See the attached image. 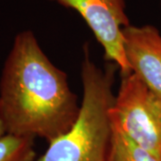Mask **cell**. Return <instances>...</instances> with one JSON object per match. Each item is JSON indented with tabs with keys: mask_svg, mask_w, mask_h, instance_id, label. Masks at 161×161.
Instances as JSON below:
<instances>
[{
	"mask_svg": "<svg viewBox=\"0 0 161 161\" xmlns=\"http://www.w3.org/2000/svg\"><path fill=\"white\" fill-rule=\"evenodd\" d=\"M123 47L131 73L161 99L160 31L150 24H130L123 30Z\"/></svg>",
	"mask_w": 161,
	"mask_h": 161,
	"instance_id": "cell-5",
	"label": "cell"
},
{
	"mask_svg": "<svg viewBox=\"0 0 161 161\" xmlns=\"http://www.w3.org/2000/svg\"><path fill=\"white\" fill-rule=\"evenodd\" d=\"M6 133V125H5V121L3 118V115H2V111H1V107H0V138L5 136Z\"/></svg>",
	"mask_w": 161,
	"mask_h": 161,
	"instance_id": "cell-8",
	"label": "cell"
},
{
	"mask_svg": "<svg viewBox=\"0 0 161 161\" xmlns=\"http://www.w3.org/2000/svg\"><path fill=\"white\" fill-rule=\"evenodd\" d=\"M159 3H160V6H161V0H159Z\"/></svg>",
	"mask_w": 161,
	"mask_h": 161,
	"instance_id": "cell-9",
	"label": "cell"
},
{
	"mask_svg": "<svg viewBox=\"0 0 161 161\" xmlns=\"http://www.w3.org/2000/svg\"><path fill=\"white\" fill-rule=\"evenodd\" d=\"M76 11L102 47L105 58L119 69L121 75L130 74L123 47V30L129 26L125 0H48Z\"/></svg>",
	"mask_w": 161,
	"mask_h": 161,
	"instance_id": "cell-4",
	"label": "cell"
},
{
	"mask_svg": "<svg viewBox=\"0 0 161 161\" xmlns=\"http://www.w3.org/2000/svg\"><path fill=\"white\" fill-rule=\"evenodd\" d=\"M114 132L108 161H157L113 125Z\"/></svg>",
	"mask_w": 161,
	"mask_h": 161,
	"instance_id": "cell-6",
	"label": "cell"
},
{
	"mask_svg": "<svg viewBox=\"0 0 161 161\" xmlns=\"http://www.w3.org/2000/svg\"><path fill=\"white\" fill-rule=\"evenodd\" d=\"M34 141L6 134L0 138V161H34Z\"/></svg>",
	"mask_w": 161,
	"mask_h": 161,
	"instance_id": "cell-7",
	"label": "cell"
},
{
	"mask_svg": "<svg viewBox=\"0 0 161 161\" xmlns=\"http://www.w3.org/2000/svg\"><path fill=\"white\" fill-rule=\"evenodd\" d=\"M0 107L6 133L49 143L68 132L80 105L65 72L50 61L31 30L13 42L0 76Z\"/></svg>",
	"mask_w": 161,
	"mask_h": 161,
	"instance_id": "cell-1",
	"label": "cell"
},
{
	"mask_svg": "<svg viewBox=\"0 0 161 161\" xmlns=\"http://www.w3.org/2000/svg\"><path fill=\"white\" fill-rule=\"evenodd\" d=\"M115 67L114 64L99 67L85 45L80 66L83 92L78 117L69 131L50 142L35 161H108L114 132L111 108L115 98Z\"/></svg>",
	"mask_w": 161,
	"mask_h": 161,
	"instance_id": "cell-2",
	"label": "cell"
},
{
	"mask_svg": "<svg viewBox=\"0 0 161 161\" xmlns=\"http://www.w3.org/2000/svg\"><path fill=\"white\" fill-rule=\"evenodd\" d=\"M111 120L132 142L161 161V99L132 73L121 75Z\"/></svg>",
	"mask_w": 161,
	"mask_h": 161,
	"instance_id": "cell-3",
	"label": "cell"
}]
</instances>
